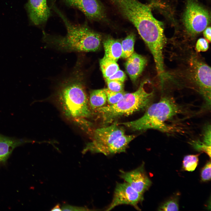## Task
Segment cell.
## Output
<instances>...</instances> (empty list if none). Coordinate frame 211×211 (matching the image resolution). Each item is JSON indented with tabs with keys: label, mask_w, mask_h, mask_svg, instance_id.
Here are the masks:
<instances>
[{
	"label": "cell",
	"mask_w": 211,
	"mask_h": 211,
	"mask_svg": "<svg viewBox=\"0 0 211 211\" xmlns=\"http://www.w3.org/2000/svg\"><path fill=\"white\" fill-rule=\"evenodd\" d=\"M83 66L82 56H79L71 72L59 82L55 93L64 115L75 120L89 118L92 114Z\"/></svg>",
	"instance_id": "1"
},
{
	"label": "cell",
	"mask_w": 211,
	"mask_h": 211,
	"mask_svg": "<svg viewBox=\"0 0 211 211\" xmlns=\"http://www.w3.org/2000/svg\"><path fill=\"white\" fill-rule=\"evenodd\" d=\"M179 55L178 67L172 72H164L165 79L192 87L211 104V68L198 53L185 45Z\"/></svg>",
	"instance_id": "2"
},
{
	"label": "cell",
	"mask_w": 211,
	"mask_h": 211,
	"mask_svg": "<svg viewBox=\"0 0 211 211\" xmlns=\"http://www.w3.org/2000/svg\"><path fill=\"white\" fill-rule=\"evenodd\" d=\"M55 9L64 23L67 33L62 36L43 33V40L47 45L65 52H94L99 49L101 39L100 34L86 25L73 24L58 10Z\"/></svg>",
	"instance_id": "3"
},
{
	"label": "cell",
	"mask_w": 211,
	"mask_h": 211,
	"mask_svg": "<svg viewBox=\"0 0 211 211\" xmlns=\"http://www.w3.org/2000/svg\"><path fill=\"white\" fill-rule=\"evenodd\" d=\"M181 113L180 106L173 98L164 96L158 102L150 104L140 118L132 121L118 123L135 131L152 129L170 133L175 131V129L166 122Z\"/></svg>",
	"instance_id": "4"
},
{
	"label": "cell",
	"mask_w": 211,
	"mask_h": 211,
	"mask_svg": "<svg viewBox=\"0 0 211 211\" xmlns=\"http://www.w3.org/2000/svg\"><path fill=\"white\" fill-rule=\"evenodd\" d=\"M150 83L148 80H144L136 91L126 93L117 103L104 106L93 112L99 116L102 123L106 125L121 117L147 109L150 105L154 95L153 90L148 89Z\"/></svg>",
	"instance_id": "5"
},
{
	"label": "cell",
	"mask_w": 211,
	"mask_h": 211,
	"mask_svg": "<svg viewBox=\"0 0 211 211\" xmlns=\"http://www.w3.org/2000/svg\"><path fill=\"white\" fill-rule=\"evenodd\" d=\"M136 137L127 135L124 128L117 122L93 132L91 142L87 144L83 152L89 151L109 156L125 152L130 143Z\"/></svg>",
	"instance_id": "6"
},
{
	"label": "cell",
	"mask_w": 211,
	"mask_h": 211,
	"mask_svg": "<svg viewBox=\"0 0 211 211\" xmlns=\"http://www.w3.org/2000/svg\"><path fill=\"white\" fill-rule=\"evenodd\" d=\"M183 21L189 35L194 36L206 28L210 21L208 11L193 0H187Z\"/></svg>",
	"instance_id": "7"
},
{
	"label": "cell",
	"mask_w": 211,
	"mask_h": 211,
	"mask_svg": "<svg viewBox=\"0 0 211 211\" xmlns=\"http://www.w3.org/2000/svg\"><path fill=\"white\" fill-rule=\"evenodd\" d=\"M143 195L137 192L126 182L117 183L112 201L106 210L109 211L116 206L128 205L140 210L138 204L143 200Z\"/></svg>",
	"instance_id": "8"
},
{
	"label": "cell",
	"mask_w": 211,
	"mask_h": 211,
	"mask_svg": "<svg viewBox=\"0 0 211 211\" xmlns=\"http://www.w3.org/2000/svg\"><path fill=\"white\" fill-rule=\"evenodd\" d=\"M70 6L81 11L89 19L105 21L106 15L105 7L99 0H63Z\"/></svg>",
	"instance_id": "9"
},
{
	"label": "cell",
	"mask_w": 211,
	"mask_h": 211,
	"mask_svg": "<svg viewBox=\"0 0 211 211\" xmlns=\"http://www.w3.org/2000/svg\"><path fill=\"white\" fill-rule=\"evenodd\" d=\"M120 177L133 189L142 194L148 190L152 182L147 175L143 163L136 169L131 171H120Z\"/></svg>",
	"instance_id": "10"
},
{
	"label": "cell",
	"mask_w": 211,
	"mask_h": 211,
	"mask_svg": "<svg viewBox=\"0 0 211 211\" xmlns=\"http://www.w3.org/2000/svg\"><path fill=\"white\" fill-rule=\"evenodd\" d=\"M26 6L31 21L35 25L45 23L49 17L50 9L47 0H28Z\"/></svg>",
	"instance_id": "11"
},
{
	"label": "cell",
	"mask_w": 211,
	"mask_h": 211,
	"mask_svg": "<svg viewBox=\"0 0 211 211\" xmlns=\"http://www.w3.org/2000/svg\"><path fill=\"white\" fill-rule=\"evenodd\" d=\"M146 58L135 52L128 58L125 64L126 71L131 80L135 81L142 73L147 63Z\"/></svg>",
	"instance_id": "12"
},
{
	"label": "cell",
	"mask_w": 211,
	"mask_h": 211,
	"mask_svg": "<svg viewBox=\"0 0 211 211\" xmlns=\"http://www.w3.org/2000/svg\"><path fill=\"white\" fill-rule=\"evenodd\" d=\"M26 141L0 135V163H5L14 149Z\"/></svg>",
	"instance_id": "13"
},
{
	"label": "cell",
	"mask_w": 211,
	"mask_h": 211,
	"mask_svg": "<svg viewBox=\"0 0 211 211\" xmlns=\"http://www.w3.org/2000/svg\"><path fill=\"white\" fill-rule=\"evenodd\" d=\"M105 57L117 62L121 57L122 53L121 43L118 40L108 38L103 42Z\"/></svg>",
	"instance_id": "14"
},
{
	"label": "cell",
	"mask_w": 211,
	"mask_h": 211,
	"mask_svg": "<svg viewBox=\"0 0 211 211\" xmlns=\"http://www.w3.org/2000/svg\"><path fill=\"white\" fill-rule=\"evenodd\" d=\"M89 101L92 113L96 109L105 106L107 102V97L104 89L91 91Z\"/></svg>",
	"instance_id": "15"
},
{
	"label": "cell",
	"mask_w": 211,
	"mask_h": 211,
	"mask_svg": "<svg viewBox=\"0 0 211 211\" xmlns=\"http://www.w3.org/2000/svg\"><path fill=\"white\" fill-rule=\"evenodd\" d=\"M100 64L105 79L112 76L119 69L116 62L105 56L100 60Z\"/></svg>",
	"instance_id": "16"
},
{
	"label": "cell",
	"mask_w": 211,
	"mask_h": 211,
	"mask_svg": "<svg viewBox=\"0 0 211 211\" xmlns=\"http://www.w3.org/2000/svg\"><path fill=\"white\" fill-rule=\"evenodd\" d=\"M135 38V35L133 33H131L122 41L121 57L127 58L133 53Z\"/></svg>",
	"instance_id": "17"
},
{
	"label": "cell",
	"mask_w": 211,
	"mask_h": 211,
	"mask_svg": "<svg viewBox=\"0 0 211 211\" xmlns=\"http://www.w3.org/2000/svg\"><path fill=\"white\" fill-rule=\"evenodd\" d=\"M199 154L189 155L185 156L183 161V167L185 171H192L197 166L199 161Z\"/></svg>",
	"instance_id": "18"
},
{
	"label": "cell",
	"mask_w": 211,
	"mask_h": 211,
	"mask_svg": "<svg viewBox=\"0 0 211 211\" xmlns=\"http://www.w3.org/2000/svg\"><path fill=\"white\" fill-rule=\"evenodd\" d=\"M107 97V102L108 105L115 104L120 101L123 97L126 92L124 91L116 92L112 91L108 88L103 89Z\"/></svg>",
	"instance_id": "19"
},
{
	"label": "cell",
	"mask_w": 211,
	"mask_h": 211,
	"mask_svg": "<svg viewBox=\"0 0 211 211\" xmlns=\"http://www.w3.org/2000/svg\"><path fill=\"white\" fill-rule=\"evenodd\" d=\"M179 210L178 200L176 198H171L162 204L159 208L160 211H177Z\"/></svg>",
	"instance_id": "20"
},
{
	"label": "cell",
	"mask_w": 211,
	"mask_h": 211,
	"mask_svg": "<svg viewBox=\"0 0 211 211\" xmlns=\"http://www.w3.org/2000/svg\"><path fill=\"white\" fill-rule=\"evenodd\" d=\"M109 90L114 92H119L124 91V82L117 81H106Z\"/></svg>",
	"instance_id": "21"
},
{
	"label": "cell",
	"mask_w": 211,
	"mask_h": 211,
	"mask_svg": "<svg viewBox=\"0 0 211 211\" xmlns=\"http://www.w3.org/2000/svg\"><path fill=\"white\" fill-rule=\"evenodd\" d=\"M191 144L195 149L204 152L210 158L211 146H208L199 140L193 141Z\"/></svg>",
	"instance_id": "22"
},
{
	"label": "cell",
	"mask_w": 211,
	"mask_h": 211,
	"mask_svg": "<svg viewBox=\"0 0 211 211\" xmlns=\"http://www.w3.org/2000/svg\"><path fill=\"white\" fill-rule=\"evenodd\" d=\"M202 180L203 181L210 180L211 179V162L209 161L202 169L201 173Z\"/></svg>",
	"instance_id": "23"
},
{
	"label": "cell",
	"mask_w": 211,
	"mask_h": 211,
	"mask_svg": "<svg viewBox=\"0 0 211 211\" xmlns=\"http://www.w3.org/2000/svg\"><path fill=\"white\" fill-rule=\"evenodd\" d=\"M126 79L125 74L122 70L119 69L110 77L105 78L106 81H117L124 82Z\"/></svg>",
	"instance_id": "24"
},
{
	"label": "cell",
	"mask_w": 211,
	"mask_h": 211,
	"mask_svg": "<svg viewBox=\"0 0 211 211\" xmlns=\"http://www.w3.org/2000/svg\"><path fill=\"white\" fill-rule=\"evenodd\" d=\"M209 48L208 41L205 38H201L199 39L196 44L195 50L197 52H205Z\"/></svg>",
	"instance_id": "25"
},
{
	"label": "cell",
	"mask_w": 211,
	"mask_h": 211,
	"mask_svg": "<svg viewBox=\"0 0 211 211\" xmlns=\"http://www.w3.org/2000/svg\"><path fill=\"white\" fill-rule=\"evenodd\" d=\"M203 142L206 144L211 146V126L208 124L203 129Z\"/></svg>",
	"instance_id": "26"
},
{
	"label": "cell",
	"mask_w": 211,
	"mask_h": 211,
	"mask_svg": "<svg viewBox=\"0 0 211 211\" xmlns=\"http://www.w3.org/2000/svg\"><path fill=\"white\" fill-rule=\"evenodd\" d=\"M62 210L84 211L88 210V208L83 207H78L68 205H64L61 208Z\"/></svg>",
	"instance_id": "27"
},
{
	"label": "cell",
	"mask_w": 211,
	"mask_h": 211,
	"mask_svg": "<svg viewBox=\"0 0 211 211\" xmlns=\"http://www.w3.org/2000/svg\"><path fill=\"white\" fill-rule=\"evenodd\" d=\"M203 35L205 39L210 42L211 41V27H208L204 30Z\"/></svg>",
	"instance_id": "28"
},
{
	"label": "cell",
	"mask_w": 211,
	"mask_h": 211,
	"mask_svg": "<svg viewBox=\"0 0 211 211\" xmlns=\"http://www.w3.org/2000/svg\"><path fill=\"white\" fill-rule=\"evenodd\" d=\"M52 211H61L62 210L61 208L60 207V205L59 204L56 205L54 207L52 210Z\"/></svg>",
	"instance_id": "29"
}]
</instances>
